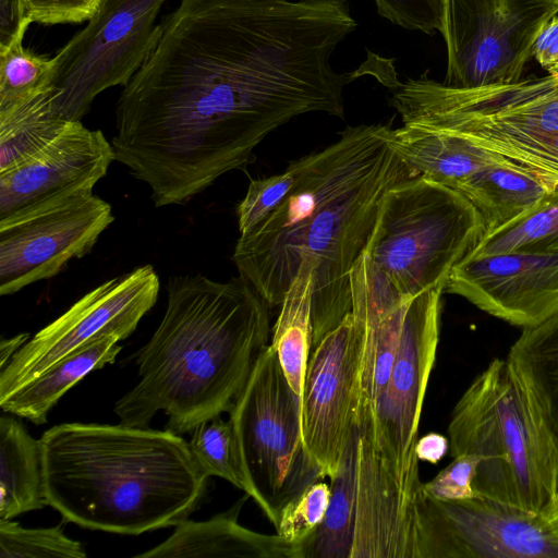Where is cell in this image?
Wrapping results in <instances>:
<instances>
[{
	"label": "cell",
	"mask_w": 558,
	"mask_h": 558,
	"mask_svg": "<svg viewBox=\"0 0 558 558\" xmlns=\"http://www.w3.org/2000/svg\"><path fill=\"white\" fill-rule=\"evenodd\" d=\"M418 558H558V537L543 513L476 495L444 501L415 497Z\"/></svg>",
	"instance_id": "12"
},
{
	"label": "cell",
	"mask_w": 558,
	"mask_h": 558,
	"mask_svg": "<svg viewBox=\"0 0 558 558\" xmlns=\"http://www.w3.org/2000/svg\"><path fill=\"white\" fill-rule=\"evenodd\" d=\"M101 0H26L33 22L46 25L88 21Z\"/></svg>",
	"instance_id": "37"
},
{
	"label": "cell",
	"mask_w": 558,
	"mask_h": 558,
	"mask_svg": "<svg viewBox=\"0 0 558 558\" xmlns=\"http://www.w3.org/2000/svg\"><path fill=\"white\" fill-rule=\"evenodd\" d=\"M387 138L418 174L453 190L490 165L510 162L459 135L418 125L389 128Z\"/></svg>",
	"instance_id": "21"
},
{
	"label": "cell",
	"mask_w": 558,
	"mask_h": 558,
	"mask_svg": "<svg viewBox=\"0 0 558 558\" xmlns=\"http://www.w3.org/2000/svg\"><path fill=\"white\" fill-rule=\"evenodd\" d=\"M166 1H100L87 26L52 58L47 85L57 114L81 121L101 92L131 81L157 45L155 21Z\"/></svg>",
	"instance_id": "9"
},
{
	"label": "cell",
	"mask_w": 558,
	"mask_h": 558,
	"mask_svg": "<svg viewBox=\"0 0 558 558\" xmlns=\"http://www.w3.org/2000/svg\"><path fill=\"white\" fill-rule=\"evenodd\" d=\"M47 506L81 527L138 535L189 519L208 475L171 430L63 423L40 437Z\"/></svg>",
	"instance_id": "4"
},
{
	"label": "cell",
	"mask_w": 558,
	"mask_h": 558,
	"mask_svg": "<svg viewBox=\"0 0 558 558\" xmlns=\"http://www.w3.org/2000/svg\"><path fill=\"white\" fill-rule=\"evenodd\" d=\"M558 537V500L543 513Z\"/></svg>",
	"instance_id": "42"
},
{
	"label": "cell",
	"mask_w": 558,
	"mask_h": 558,
	"mask_svg": "<svg viewBox=\"0 0 558 558\" xmlns=\"http://www.w3.org/2000/svg\"><path fill=\"white\" fill-rule=\"evenodd\" d=\"M247 498L245 493L229 510L208 520L181 522L166 541L135 557L303 558L301 546L278 534L254 532L238 522Z\"/></svg>",
	"instance_id": "20"
},
{
	"label": "cell",
	"mask_w": 558,
	"mask_h": 558,
	"mask_svg": "<svg viewBox=\"0 0 558 558\" xmlns=\"http://www.w3.org/2000/svg\"><path fill=\"white\" fill-rule=\"evenodd\" d=\"M120 337L97 339L56 363L44 373L0 398L3 412L34 424L47 422L49 411L59 399L90 372L114 362L121 351Z\"/></svg>",
	"instance_id": "22"
},
{
	"label": "cell",
	"mask_w": 558,
	"mask_h": 558,
	"mask_svg": "<svg viewBox=\"0 0 558 558\" xmlns=\"http://www.w3.org/2000/svg\"><path fill=\"white\" fill-rule=\"evenodd\" d=\"M442 292L441 287L430 288L410 299L387 385L376 401L373 417L356 425L410 494L422 484L415 444L439 342Z\"/></svg>",
	"instance_id": "11"
},
{
	"label": "cell",
	"mask_w": 558,
	"mask_h": 558,
	"mask_svg": "<svg viewBox=\"0 0 558 558\" xmlns=\"http://www.w3.org/2000/svg\"><path fill=\"white\" fill-rule=\"evenodd\" d=\"M302 170V158L290 162L283 172L251 180L246 194L238 205L240 235L250 232L287 197Z\"/></svg>",
	"instance_id": "34"
},
{
	"label": "cell",
	"mask_w": 558,
	"mask_h": 558,
	"mask_svg": "<svg viewBox=\"0 0 558 558\" xmlns=\"http://www.w3.org/2000/svg\"><path fill=\"white\" fill-rule=\"evenodd\" d=\"M191 451L208 476H219L252 498V486L246 476L234 425L220 415L206 420L192 430Z\"/></svg>",
	"instance_id": "30"
},
{
	"label": "cell",
	"mask_w": 558,
	"mask_h": 558,
	"mask_svg": "<svg viewBox=\"0 0 558 558\" xmlns=\"http://www.w3.org/2000/svg\"><path fill=\"white\" fill-rule=\"evenodd\" d=\"M28 333H20L0 342V369L3 368L13 355L28 341Z\"/></svg>",
	"instance_id": "41"
},
{
	"label": "cell",
	"mask_w": 558,
	"mask_h": 558,
	"mask_svg": "<svg viewBox=\"0 0 558 558\" xmlns=\"http://www.w3.org/2000/svg\"><path fill=\"white\" fill-rule=\"evenodd\" d=\"M159 277L151 265L107 280L40 329L0 371V398L72 352L106 336L128 338L155 305Z\"/></svg>",
	"instance_id": "13"
},
{
	"label": "cell",
	"mask_w": 558,
	"mask_h": 558,
	"mask_svg": "<svg viewBox=\"0 0 558 558\" xmlns=\"http://www.w3.org/2000/svg\"><path fill=\"white\" fill-rule=\"evenodd\" d=\"M359 365L350 312L312 349L301 398L303 440L324 478L338 472L356 428Z\"/></svg>",
	"instance_id": "15"
},
{
	"label": "cell",
	"mask_w": 558,
	"mask_h": 558,
	"mask_svg": "<svg viewBox=\"0 0 558 558\" xmlns=\"http://www.w3.org/2000/svg\"><path fill=\"white\" fill-rule=\"evenodd\" d=\"M229 413L252 498L275 524L283 505L324 476L303 440L301 398L270 343Z\"/></svg>",
	"instance_id": "8"
},
{
	"label": "cell",
	"mask_w": 558,
	"mask_h": 558,
	"mask_svg": "<svg viewBox=\"0 0 558 558\" xmlns=\"http://www.w3.org/2000/svg\"><path fill=\"white\" fill-rule=\"evenodd\" d=\"M123 87L116 161L151 190L156 207L182 204L254 148L310 112L344 118V87L330 58L356 28L348 0H180Z\"/></svg>",
	"instance_id": "1"
},
{
	"label": "cell",
	"mask_w": 558,
	"mask_h": 558,
	"mask_svg": "<svg viewBox=\"0 0 558 558\" xmlns=\"http://www.w3.org/2000/svg\"><path fill=\"white\" fill-rule=\"evenodd\" d=\"M449 452L476 454V494L544 513L558 499V447L532 391L494 359L465 389L448 425Z\"/></svg>",
	"instance_id": "5"
},
{
	"label": "cell",
	"mask_w": 558,
	"mask_h": 558,
	"mask_svg": "<svg viewBox=\"0 0 558 558\" xmlns=\"http://www.w3.org/2000/svg\"><path fill=\"white\" fill-rule=\"evenodd\" d=\"M0 557L85 558L81 543L68 537L61 524L53 527L29 529L11 520L0 519Z\"/></svg>",
	"instance_id": "31"
},
{
	"label": "cell",
	"mask_w": 558,
	"mask_h": 558,
	"mask_svg": "<svg viewBox=\"0 0 558 558\" xmlns=\"http://www.w3.org/2000/svg\"><path fill=\"white\" fill-rule=\"evenodd\" d=\"M47 506L40 440L13 416L0 417V519Z\"/></svg>",
	"instance_id": "24"
},
{
	"label": "cell",
	"mask_w": 558,
	"mask_h": 558,
	"mask_svg": "<svg viewBox=\"0 0 558 558\" xmlns=\"http://www.w3.org/2000/svg\"><path fill=\"white\" fill-rule=\"evenodd\" d=\"M329 500V485L322 480L308 485L279 510L274 524L277 534L303 547L322 524Z\"/></svg>",
	"instance_id": "33"
},
{
	"label": "cell",
	"mask_w": 558,
	"mask_h": 558,
	"mask_svg": "<svg viewBox=\"0 0 558 558\" xmlns=\"http://www.w3.org/2000/svg\"><path fill=\"white\" fill-rule=\"evenodd\" d=\"M378 14L409 31L434 35L439 31L442 0H374Z\"/></svg>",
	"instance_id": "35"
},
{
	"label": "cell",
	"mask_w": 558,
	"mask_h": 558,
	"mask_svg": "<svg viewBox=\"0 0 558 558\" xmlns=\"http://www.w3.org/2000/svg\"><path fill=\"white\" fill-rule=\"evenodd\" d=\"M558 14L546 0H442L447 86L514 83L523 78L543 26Z\"/></svg>",
	"instance_id": "10"
},
{
	"label": "cell",
	"mask_w": 558,
	"mask_h": 558,
	"mask_svg": "<svg viewBox=\"0 0 558 558\" xmlns=\"http://www.w3.org/2000/svg\"><path fill=\"white\" fill-rule=\"evenodd\" d=\"M514 251L558 254V187L514 220L485 233L465 257Z\"/></svg>",
	"instance_id": "29"
},
{
	"label": "cell",
	"mask_w": 558,
	"mask_h": 558,
	"mask_svg": "<svg viewBox=\"0 0 558 558\" xmlns=\"http://www.w3.org/2000/svg\"><path fill=\"white\" fill-rule=\"evenodd\" d=\"M507 361L532 391L558 447V312L523 328Z\"/></svg>",
	"instance_id": "26"
},
{
	"label": "cell",
	"mask_w": 558,
	"mask_h": 558,
	"mask_svg": "<svg viewBox=\"0 0 558 558\" xmlns=\"http://www.w3.org/2000/svg\"><path fill=\"white\" fill-rule=\"evenodd\" d=\"M114 160L100 130L69 121L41 150L0 173V219L93 191Z\"/></svg>",
	"instance_id": "17"
},
{
	"label": "cell",
	"mask_w": 558,
	"mask_h": 558,
	"mask_svg": "<svg viewBox=\"0 0 558 558\" xmlns=\"http://www.w3.org/2000/svg\"><path fill=\"white\" fill-rule=\"evenodd\" d=\"M314 283V263L305 259L280 304L270 342L291 388L300 398L312 352Z\"/></svg>",
	"instance_id": "25"
},
{
	"label": "cell",
	"mask_w": 558,
	"mask_h": 558,
	"mask_svg": "<svg viewBox=\"0 0 558 558\" xmlns=\"http://www.w3.org/2000/svg\"><path fill=\"white\" fill-rule=\"evenodd\" d=\"M485 231L466 197L418 174L386 192L363 252L401 294L411 296L445 290L454 266Z\"/></svg>",
	"instance_id": "7"
},
{
	"label": "cell",
	"mask_w": 558,
	"mask_h": 558,
	"mask_svg": "<svg viewBox=\"0 0 558 558\" xmlns=\"http://www.w3.org/2000/svg\"><path fill=\"white\" fill-rule=\"evenodd\" d=\"M51 68L52 59L31 52L22 43L0 51V110L45 86Z\"/></svg>",
	"instance_id": "32"
},
{
	"label": "cell",
	"mask_w": 558,
	"mask_h": 558,
	"mask_svg": "<svg viewBox=\"0 0 558 558\" xmlns=\"http://www.w3.org/2000/svg\"><path fill=\"white\" fill-rule=\"evenodd\" d=\"M417 490L407 493L372 440L357 430L351 558H418Z\"/></svg>",
	"instance_id": "18"
},
{
	"label": "cell",
	"mask_w": 558,
	"mask_h": 558,
	"mask_svg": "<svg viewBox=\"0 0 558 558\" xmlns=\"http://www.w3.org/2000/svg\"><path fill=\"white\" fill-rule=\"evenodd\" d=\"M357 427L338 472L330 478V500L322 524L303 545V558H351L356 486Z\"/></svg>",
	"instance_id": "28"
},
{
	"label": "cell",
	"mask_w": 558,
	"mask_h": 558,
	"mask_svg": "<svg viewBox=\"0 0 558 558\" xmlns=\"http://www.w3.org/2000/svg\"><path fill=\"white\" fill-rule=\"evenodd\" d=\"M68 122L54 112L51 89L47 84L0 110V173L41 150Z\"/></svg>",
	"instance_id": "27"
},
{
	"label": "cell",
	"mask_w": 558,
	"mask_h": 558,
	"mask_svg": "<svg viewBox=\"0 0 558 558\" xmlns=\"http://www.w3.org/2000/svg\"><path fill=\"white\" fill-rule=\"evenodd\" d=\"M351 314L360 342L356 424L373 417L386 387L410 299L401 294L371 262L350 275Z\"/></svg>",
	"instance_id": "19"
},
{
	"label": "cell",
	"mask_w": 558,
	"mask_h": 558,
	"mask_svg": "<svg viewBox=\"0 0 558 558\" xmlns=\"http://www.w3.org/2000/svg\"><path fill=\"white\" fill-rule=\"evenodd\" d=\"M383 85L403 124L459 135L558 187V74L459 88L393 71Z\"/></svg>",
	"instance_id": "6"
},
{
	"label": "cell",
	"mask_w": 558,
	"mask_h": 558,
	"mask_svg": "<svg viewBox=\"0 0 558 558\" xmlns=\"http://www.w3.org/2000/svg\"><path fill=\"white\" fill-rule=\"evenodd\" d=\"M555 189L525 169L504 162L475 172L456 191L478 210L487 233L514 220Z\"/></svg>",
	"instance_id": "23"
},
{
	"label": "cell",
	"mask_w": 558,
	"mask_h": 558,
	"mask_svg": "<svg viewBox=\"0 0 558 558\" xmlns=\"http://www.w3.org/2000/svg\"><path fill=\"white\" fill-rule=\"evenodd\" d=\"M533 58L547 74H558V14L541 29L534 44Z\"/></svg>",
	"instance_id": "39"
},
{
	"label": "cell",
	"mask_w": 558,
	"mask_h": 558,
	"mask_svg": "<svg viewBox=\"0 0 558 558\" xmlns=\"http://www.w3.org/2000/svg\"><path fill=\"white\" fill-rule=\"evenodd\" d=\"M449 450L448 437L438 433H428L417 438L415 453L418 461L437 464Z\"/></svg>",
	"instance_id": "40"
},
{
	"label": "cell",
	"mask_w": 558,
	"mask_h": 558,
	"mask_svg": "<svg viewBox=\"0 0 558 558\" xmlns=\"http://www.w3.org/2000/svg\"><path fill=\"white\" fill-rule=\"evenodd\" d=\"M162 320L136 353L138 383L114 407L120 423L148 427L157 412L182 435L230 412L269 344L268 305L242 276L171 277Z\"/></svg>",
	"instance_id": "3"
},
{
	"label": "cell",
	"mask_w": 558,
	"mask_h": 558,
	"mask_svg": "<svg viewBox=\"0 0 558 558\" xmlns=\"http://www.w3.org/2000/svg\"><path fill=\"white\" fill-rule=\"evenodd\" d=\"M546 1H548V2H550V3H553V4L558 5V0H546Z\"/></svg>",
	"instance_id": "43"
},
{
	"label": "cell",
	"mask_w": 558,
	"mask_h": 558,
	"mask_svg": "<svg viewBox=\"0 0 558 558\" xmlns=\"http://www.w3.org/2000/svg\"><path fill=\"white\" fill-rule=\"evenodd\" d=\"M558 500V499H557Z\"/></svg>",
	"instance_id": "44"
},
{
	"label": "cell",
	"mask_w": 558,
	"mask_h": 558,
	"mask_svg": "<svg viewBox=\"0 0 558 558\" xmlns=\"http://www.w3.org/2000/svg\"><path fill=\"white\" fill-rule=\"evenodd\" d=\"M389 128L349 125L336 142L302 157L287 197L235 244L239 275L269 307L282 303L302 262L314 263L312 349L351 312L350 274L384 195L418 175L389 145Z\"/></svg>",
	"instance_id": "2"
},
{
	"label": "cell",
	"mask_w": 558,
	"mask_h": 558,
	"mask_svg": "<svg viewBox=\"0 0 558 558\" xmlns=\"http://www.w3.org/2000/svg\"><path fill=\"white\" fill-rule=\"evenodd\" d=\"M480 461L476 454L457 456L433 480L422 483V488L428 496L444 501L472 498L477 495L473 481Z\"/></svg>",
	"instance_id": "36"
},
{
	"label": "cell",
	"mask_w": 558,
	"mask_h": 558,
	"mask_svg": "<svg viewBox=\"0 0 558 558\" xmlns=\"http://www.w3.org/2000/svg\"><path fill=\"white\" fill-rule=\"evenodd\" d=\"M444 291L510 325L532 327L558 312V254L514 251L464 257Z\"/></svg>",
	"instance_id": "16"
},
{
	"label": "cell",
	"mask_w": 558,
	"mask_h": 558,
	"mask_svg": "<svg viewBox=\"0 0 558 558\" xmlns=\"http://www.w3.org/2000/svg\"><path fill=\"white\" fill-rule=\"evenodd\" d=\"M32 22L26 0H0V51L21 44Z\"/></svg>",
	"instance_id": "38"
},
{
	"label": "cell",
	"mask_w": 558,
	"mask_h": 558,
	"mask_svg": "<svg viewBox=\"0 0 558 558\" xmlns=\"http://www.w3.org/2000/svg\"><path fill=\"white\" fill-rule=\"evenodd\" d=\"M113 220L111 205L93 191L0 219V294L54 277Z\"/></svg>",
	"instance_id": "14"
}]
</instances>
